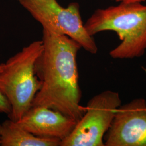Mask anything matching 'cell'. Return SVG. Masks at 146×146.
Returning a JSON list of instances; mask_svg holds the SVG:
<instances>
[{"mask_svg": "<svg viewBox=\"0 0 146 146\" xmlns=\"http://www.w3.org/2000/svg\"><path fill=\"white\" fill-rule=\"evenodd\" d=\"M104 135V146H146V100L121 105Z\"/></svg>", "mask_w": 146, "mask_h": 146, "instance_id": "6", "label": "cell"}, {"mask_svg": "<svg viewBox=\"0 0 146 146\" xmlns=\"http://www.w3.org/2000/svg\"><path fill=\"white\" fill-rule=\"evenodd\" d=\"M1 145V135H0V146Z\"/></svg>", "mask_w": 146, "mask_h": 146, "instance_id": "11", "label": "cell"}, {"mask_svg": "<svg viewBox=\"0 0 146 146\" xmlns=\"http://www.w3.org/2000/svg\"><path fill=\"white\" fill-rule=\"evenodd\" d=\"M119 93L105 90L93 96L71 134L60 146H104V137L121 106Z\"/></svg>", "mask_w": 146, "mask_h": 146, "instance_id": "5", "label": "cell"}, {"mask_svg": "<svg viewBox=\"0 0 146 146\" xmlns=\"http://www.w3.org/2000/svg\"><path fill=\"white\" fill-rule=\"evenodd\" d=\"M16 122L37 137L61 142L71 134L78 122L56 110L33 106Z\"/></svg>", "mask_w": 146, "mask_h": 146, "instance_id": "7", "label": "cell"}, {"mask_svg": "<svg viewBox=\"0 0 146 146\" xmlns=\"http://www.w3.org/2000/svg\"><path fill=\"white\" fill-rule=\"evenodd\" d=\"M4 63H0V73L3 69ZM11 106L8 100L0 92V113H4L7 115L10 114Z\"/></svg>", "mask_w": 146, "mask_h": 146, "instance_id": "9", "label": "cell"}, {"mask_svg": "<svg viewBox=\"0 0 146 146\" xmlns=\"http://www.w3.org/2000/svg\"><path fill=\"white\" fill-rule=\"evenodd\" d=\"M19 2L43 29L67 36L90 54L98 52L93 36L89 34L84 27L78 3L72 2L63 7L57 0H20Z\"/></svg>", "mask_w": 146, "mask_h": 146, "instance_id": "4", "label": "cell"}, {"mask_svg": "<svg viewBox=\"0 0 146 146\" xmlns=\"http://www.w3.org/2000/svg\"><path fill=\"white\" fill-rule=\"evenodd\" d=\"M89 34L113 31L121 42L110 51L115 59L140 58L146 51V5L141 2L125 3L98 9L84 24Z\"/></svg>", "mask_w": 146, "mask_h": 146, "instance_id": "2", "label": "cell"}, {"mask_svg": "<svg viewBox=\"0 0 146 146\" xmlns=\"http://www.w3.org/2000/svg\"><path fill=\"white\" fill-rule=\"evenodd\" d=\"M41 41L31 42L4 63L0 73V92L8 100L10 120L17 122L32 106L41 83L35 72V63L41 54Z\"/></svg>", "mask_w": 146, "mask_h": 146, "instance_id": "3", "label": "cell"}, {"mask_svg": "<svg viewBox=\"0 0 146 146\" xmlns=\"http://www.w3.org/2000/svg\"><path fill=\"white\" fill-rule=\"evenodd\" d=\"M43 49L35 63L41 86L32 106L56 110L78 122L85 108L80 105L77 55L81 48L70 37L43 29Z\"/></svg>", "mask_w": 146, "mask_h": 146, "instance_id": "1", "label": "cell"}, {"mask_svg": "<svg viewBox=\"0 0 146 146\" xmlns=\"http://www.w3.org/2000/svg\"><path fill=\"white\" fill-rule=\"evenodd\" d=\"M114 1L116 2H125V3H134V2H142L146 1V0H111Z\"/></svg>", "mask_w": 146, "mask_h": 146, "instance_id": "10", "label": "cell"}, {"mask_svg": "<svg viewBox=\"0 0 146 146\" xmlns=\"http://www.w3.org/2000/svg\"><path fill=\"white\" fill-rule=\"evenodd\" d=\"M17 1H18V2H19V1H20V0H17Z\"/></svg>", "mask_w": 146, "mask_h": 146, "instance_id": "12", "label": "cell"}, {"mask_svg": "<svg viewBox=\"0 0 146 146\" xmlns=\"http://www.w3.org/2000/svg\"><path fill=\"white\" fill-rule=\"evenodd\" d=\"M2 146H60L56 139L38 137L26 131L12 120L0 123Z\"/></svg>", "mask_w": 146, "mask_h": 146, "instance_id": "8", "label": "cell"}]
</instances>
